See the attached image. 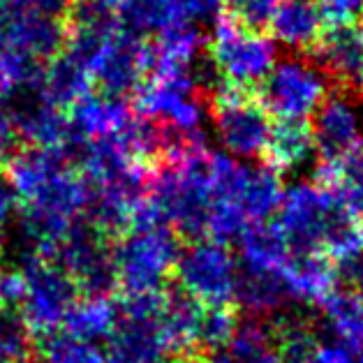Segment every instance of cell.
Instances as JSON below:
<instances>
[{"mask_svg":"<svg viewBox=\"0 0 363 363\" xmlns=\"http://www.w3.org/2000/svg\"><path fill=\"white\" fill-rule=\"evenodd\" d=\"M26 282L21 271H0V308L21 310Z\"/></svg>","mask_w":363,"mask_h":363,"instance_id":"4316f807","label":"cell"},{"mask_svg":"<svg viewBox=\"0 0 363 363\" xmlns=\"http://www.w3.org/2000/svg\"><path fill=\"white\" fill-rule=\"evenodd\" d=\"M315 153L313 128L306 121H278L273 123V132L262 160L278 174L294 172L303 167Z\"/></svg>","mask_w":363,"mask_h":363,"instance_id":"e0dca14e","label":"cell"},{"mask_svg":"<svg viewBox=\"0 0 363 363\" xmlns=\"http://www.w3.org/2000/svg\"><path fill=\"white\" fill-rule=\"evenodd\" d=\"M16 144H19V135H16L14 118L3 102V97H0V164H5L19 150Z\"/></svg>","mask_w":363,"mask_h":363,"instance_id":"83f0119b","label":"cell"},{"mask_svg":"<svg viewBox=\"0 0 363 363\" xmlns=\"http://www.w3.org/2000/svg\"><path fill=\"white\" fill-rule=\"evenodd\" d=\"M267 28L278 47L308 51L320 42L326 23L315 0H280Z\"/></svg>","mask_w":363,"mask_h":363,"instance_id":"5bb4252c","label":"cell"},{"mask_svg":"<svg viewBox=\"0 0 363 363\" xmlns=\"http://www.w3.org/2000/svg\"><path fill=\"white\" fill-rule=\"evenodd\" d=\"M208 104L216 137L225 153L241 162L262 160L273 132V118L259 100L245 88L223 82L211 93Z\"/></svg>","mask_w":363,"mask_h":363,"instance_id":"277c9868","label":"cell"},{"mask_svg":"<svg viewBox=\"0 0 363 363\" xmlns=\"http://www.w3.org/2000/svg\"><path fill=\"white\" fill-rule=\"evenodd\" d=\"M308 363H357V354L345 342H333V345H320L313 359Z\"/></svg>","mask_w":363,"mask_h":363,"instance_id":"f1b7e54d","label":"cell"},{"mask_svg":"<svg viewBox=\"0 0 363 363\" xmlns=\"http://www.w3.org/2000/svg\"><path fill=\"white\" fill-rule=\"evenodd\" d=\"M236 308H241L247 317H267L280 313L287 303H291L289 291L280 269H259L245 267L238 262V280H236Z\"/></svg>","mask_w":363,"mask_h":363,"instance_id":"4fadbf2b","label":"cell"},{"mask_svg":"<svg viewBox=\"0 0 363 363\" xmlns=\"http://www.w3.org/2000/svg\"><path fill=\"white\" fill-rule=\"evenodd\" d=\"M354 354H357V363H363V345H361V347H359L357 352H354Z\"/></svg>","mask_w":363,"mask_h":363,"instance_id":"4dcf8cb0","label":"cell"},{"mask_svg":"<svg viewBox=\"0 0 363 363\" xmlns=\"http://www.w3.org/2000/svg\"><path fill=\"white\" fill-rule=\"evenodd\" d=\"M176 285L203 306H234L238 259L213 238L183 243L174 267Z\"/></svg>","mask_w":363,"mask_h":363,"instance_id":"52a82bcc","label":"cell"},{"mask_svg":"<svg viewBox=\"0 0 363 363\" xmlns=\"http://www.w3.org/2000/svg\"><path fill=\"white\" fill-rule=\"evenodd\" d=\"M14 208H16V194L12 190V185L7 183L5 174H0V232L10 223Z\"/></svg>","mask_w":363,"mask_h":363,"instance_id":"f546056e","label":"cell"},{"mask_svg":"<svg viewBox=\"0 0 363 363\" xmlns=\"http://www.w3.org/2000/svg\"><path fill=\"white\" fill-rule=\"evenodd\" d=\"M329 97V77L313 60H278L257 86V100L273 121H310Z\"/></svg>","mask_w":363,"mask_h":363,"instance_id":"5b68a950","label":"cell"},{"mask_svg":"<svg viewBox=\"0 0 363 363\" xmlns=\"http://www.w3.org/2000/svg\"><path fill=\"white\" fill-rule=\"evenodd\" d=\"M206 51L218 77L245 91L259 86L278 63V44L271 35L245 28L225 10L216 16Z\"/></svg>","mask_w":363,"mask_h":363,"instance_id":"3957f363","label":"cell"},{"mask_svg":"<svg viewBox=\"0 0 363 363\" xmlns=\"http://www.w3.org/2000/svg\"><path fill=\"white\" fill-rule=\"evenodd\" d=\"M278 363H308L320 347L317 333L306 317L280 313L271 322Z\"/></svg>","mask_w":363,"mask_h":363,"instance_id":"d6986e66","label":"cell"},{"mask_svg":"<svg viewBox=\"0 0 363 363\" xmlns=\"http://www.w3.org/2000/svg\"><path fill=\"white\" fill-rule=\"evenodd\" d=\"M51 259H56L72 276L84 298H113L118 291L111 238L100 234L84 218L77 220L56 245Z\"/></svg>","mask_w":363,"mask_h":363,"instance_id":"ba28073f","label":"cell"},{"mask_svg":"<svg viewBox=\"0 0 363 363\" xmlns=\"http://www.w3.org/2000/svg\"><path fill=\"white\" fill-rule=\"evenodd\" d=\"M93 79L86 72V67L65 51H60L49 63H44L38 93L44 102L69 111L82 97L93 93Z\"/></svg>","mask_w":363,"mask_h":363,"instance_id":"2e32d148","label":"cell"},{"mask_svg":"<svg viewBox=\"0 0 363 363\" xmlns=\"http://www.w3.org/2000/svg\"><path fill=\"white\" fill-rule=\"evenodd\" d=\"M35 352V335L28 322L23 320L21 310L16 308H0V357L30 363Z\"/></svg>","mask_w":363,"mask_h":363,"instance_id":"cb8c5ba5","label":"cell"},{"mask_svg":"<svg viewBox=\"0 0 363 363\" xmlns=\"http://www.w3.org/2000/svg\"><path fill=\"white\" fill-rule=\"evenodd\" d=\"M203 308L206 306L201 301L190 296L179 285L164 287L160 324L174 357L181 359L197 357V331H199Z\"/></svg>","mask_w":363,"mask_h":363,"instance_id":"7c38bea8","label":"cell"},{"mask_svg":"<svg viewBox=\"0 0 363 363\" xmlns=\"http://www.w3.org/2000/svg\"><path fill=\"white\" fill-rule=\"evenodd\" d=\"M238 247H241V259L238 262L245 264V267L259 269H280L291 255L287 241L273 223L250 225L238 238Z\"/></svg>","mask_w":363,"mask_h":363,"instance_id":"ffe728a7","label":"cell"},{"mask_svg":"<svg viewBox=\"0 0 363 363\" xmlns=\"http://www.w3.org/2000/svg\"><path fill=\"white\" fill-rule=\"evenodd\" d=\"M211 150H194L179 162L157 164L148 172L146 199L181 236V241H199L208 234L211 197L208 176Z\"/></svg>","mask_w":363,"mask_h":363,"instance_id":"7a4b0ae2","label":"cell"},{"mask_svg":"<svg viewBox=\"0 0 363 363\" xmlns=\"http://www.w3.org/2000/svg\"><path fill=\"white\" fill-rule=\"evenodd\" d=\"M238 315L232 306H206L197 331V357L223 352L236 331Z\"/></svg>","mask_w":363,"mask_h":363,"instance_id":"603a6c76","label":"cell"},{"mask_svg":"<svg viewBox=\"0 0 363 363\" xmlns=\"http://www.w3.org/2000/svg\"><path fill=\"white\" fill-rule=\"evenodd\" d=\"M280 5V0H229L225 12L245 26V28L262 30L267 28Z\"/></svg>","mask_w":363,"mask_h":363,"instance_id":"d4e9b609","label":"cell"},{"mask_svg":"<svg viewBox=\"0 0 363 363\" xmlns=\"http://www.w3.org/2000/svg\"><path fill=\"white\" fill-rule=\"evenodd\" d=\"M21 273L26 282L21 315L28 322L33 335L38 338L63 329L67 315L82 301L72 276L56 259L40 252L26 257Z\"/></svg>","mask_w":363,"mask_h":363,"instance_id":"8992f818","label":"cell"},{"mask_svg":"<svg viewBox=\"0 0 363 363\" xmlns=\"http://www.w3.org/2000/svg\"><path fill=\"white\" fill-rule=\"evenodd\" d=\"M282 278L289 291L291 303H317L338 285L335 278V264L329 255H289L282 264Z\"/></svg>","mask_w":363,"mask_h":363,"instance_id":"9a60e30c","label":"cell"},{"mask_svg":"<svg viewBox=\"0 0 363 363\" xmlns=\"http://www.w3.org/2000/svg\"><path fill=\"white\" fill-rule=\"evenodd\" d=\"M69 125L84 139H102L123 132L135 118V109L128 97L104 93H88L67 111Z\"/></svg>","mask_w":363,"mask_h":363,"instance_id":"8fae6325","label":"cell"},{"mask_svg":"<svg viewBox=\"0 0 363 363\" xmlns=\"http://www.w3.org/2000/svg\"><path fill=\"white\" fill-rule=\"evenodd\" d=\"M33 363H104L100 345L74 338L65 329L44 333L35 338Z\"/></svg>","mask_w":363,"mask_h":363,"instance_id":"7402d4cb","label":"cell"},{"mask_svg":"<svg viewBox=\"0 0 363 363\" xmlns=\"http://www.w3.org/2000/svg\"><path fill=\"white\" fill-rule=\"evenodd\" d=\"M313 139L317 162H338L363 144L361 118L350 97L329 95L313 116Z\"/></svg>","mask_w":363,"mask_h":363,"instance_id":"9c48e42d","label":"cell"},{"mask_svg":"<svg viewBox=\"0 0 363 363\" xmlns=\"http://www.w3.org/2000/svg\"><path fill=\"white\" fill-rule=\"evenodd\" d=\"M0 363H16V361H10V359H5V357H0Z\"/></svg>","mask_w":363,"mask_h":363,"instance_id":"1f68e13d","label":"cell"},{"mask_svg":"<svg viewBox=\"0 0 363 363\" xmlns=\"http://www.w3.org/2000/svg\"><path fill=\"white\" fill-rule=\"evenodd\" d=\"M313 49L326 77L347 91L363 93V23L326 28Z\"/></svg>","mask_w":363,"mask_h":363,"instance_id":"30bf717a","label":"cell"},{"mask_svg":"<svg viewBox=\"0 0 363 363\" xmlns=\"http://www.w3.org/2000/svg\"><path fill=\"white\" fill-rule=\"evenodd\" d=\"M225 352L234 363H278L271 322L262 320V317L238 320L236 331Z\"/></svg>","mask_w":363,"mask_h":363,"instance_id":"44dd1931","label":"cell"},{"mask_svg":"<svg viewBox=\"0 0 363 363\" xmlns=\"http://www.w3.org/2000/svg\"><path fill=\"white\" fill-rule=\"evenodd\" d=\"M315 3L329 28L357 23L363 14V0H315Z\"/></svg>","mask_w":363,"mask_h":363,"instance_id":"484cf974","label":"cell"},{"mask_svg":"<svg viewBox=\"0 0 363 363\" xmlns=\"http://www.w3.org/2000/svg\"><path fill=\"white\" fill-rule=\"evenodd\" d=\"M183 241L153 203L144 199L135 208L128 229L111 241L118 291L150 294L162 291L174 276Z\"/></svg>","mask_w":363,"mask_h":363,"instance_id":"6da1fadb","label":"cell"},{"mask_svg":"<svg viewBox=\"0 0 363 363\" xmlns=\"http://www.w3.org/2000/svg\"><path fill=\"white\" fill-rule=\"evenodd\" d=\"M118 320V308L113 298H82L67 315L63 329L74 338L100 345L107 342Z\"/></svg>","mask_w":363,"mask_h":363,"instance_id":"ac0fdd59","label":"cell"}]
</instances>
